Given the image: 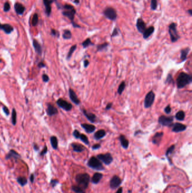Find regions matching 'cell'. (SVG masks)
I'll use <instances>...</instances> for the list:
<instances>
[{
    "label": "cell",
    "mask_w": 192,
    "mask_h": 193,
    "mask_svg": "<svg viewBox=\"0 0 192 193\" xmlns=\"http://www.w3.org/2000/svg\"><path fill=\"white\" fill-rule=\"evenodd\" d=\"M79 139H80L81 141H82L84 144H86V145H89V141L88 138H87V136L84 134H81L80 137Z\"/></svg>",
    "instance_id": "obj_42"
},
{
    "label": "cell",
    "mask_w": 192,
    "mask_h": 193,
    "mask_svg": "<svg viewBox=\"0 0 192 193\" xmlns=\"http://www.w3.org/2000/svg\"><path fill=\"white\" fill-rule=\"evenodd\" d=\"M190 51L189 48H186L183 49L181 50V55H180V59H181L182 62L185 61L187 58V55Z\"/></svg>",
    "instance_id": "obj_29"
},
{
    "label": "cell",
    "mask_w": 192,
    "mask_h": 193,
    "mask_svg": "<svg viewBox=\"0 0 192 193\" xmlns=\"http://www.w3.org/2000/svg\"><path fill=\"white\" fill-rule=\"evenodd\" d=\"M77 49V45H73L72 47L70 48L68 52L67 56H66V59L69 60L70 59H71V58L72 57V55L74 51L75 50V49Z\"/></svg>",
    "instance_id": "obj_35"
},
{
    "label": "cell",
    "mask_w": 192,
    "mask_h": 193,
    "mask_svg": "<svg viewBox=\"0 0 192 193\" xmlns=\"http://www.w3.org/2000/svg\"><path fill=\"white\" fill-rule=\"evenodd\" d=\"M1 30L4 31L6 34H10L14 31V28L10 24H1Z\"/></svg>",
    "instance_id": "obj_24"
},
{
    "label": "cell",
    "mask_w": 192,
    "mask_h": 193,
    "mask_svg": "<svg viewBox=\"0 0 192 193\" xmlns=\"http://www.w3.org/2000/svg\"><path fill=\"white\" fill-rule=\"evenodd\" d=\"M109 43L108 42H105L102 44H100L97 46V51H101L104 50L106 49L107 48L108 46Z\"/></svg>",
    "instance_id": "obj_38"
},
{
    "label": "cell",
    "mask_w": 192,
    "mask_h": 193,
    "mask_svg": "<svg viewBox=\"0 0 192 193\" xmlns=\"http://www.w3.org/2000/svg\"><path fill=\"white\" fill-rule=\"evenodd\" d=\"M39 21V15H38V14L37 13L34 14V15H33V17H32V22H31L32 25V26H33V27H35V26H36L38 24Z\"/></svg>",
    "instance_id": "obj_33"
},
{
    "label": "cell",
    "mask_w": 192,
    "mask_h": 193,
    "mask_svg": "<svg viewBox=\"0 0 192 193\" xmlns=\"http://www.w3.org/2000/svg\"><path fill=\"white\" fill-rule=\"evenodd\" d=\"M51 146L55 150H56L58 148V141L56 136H51L50 139Z\"/></svg>",
    "instance_id": "obj_30"
},
{
    "label": "cell",
    "mask_w": 192,
    "mask_h": 193,
    "mask_svg": "<svg viewBox=\"0 0 192 193\" xmlns=\"http://www.w3.org/2000/svg\"><path fill=\"white\" fill-rule=\"evenodd\" d=\"M106 135V131L103 129H100L98 130L97 132L94 134V138L97 140L103 138Z\"/></svg>",
    "instance_id": "obj_28"
},
{
    "label": "cell",
    "mask_w": 192,
    "mask_h": 193,
    "mask_svg": "<svg viewBox=\"0 0 192 193\" xmlns=\"http://www.w3.org/2000/svg\"><path fill=\"white\" fill-rule=\"evenodd\" d=\"M115 193H122V188H120Z\"/></svg>",
    "instance_id": "obj_60"
},
{
    "label": "cell",
    "mask_w": 192,
    "mask_h": 193,
    "mask_svg": "<svg viewBox=\"0 0 192 193\" xmlns=\"http://www.w3.org/2000/svg\"><path fill=\"white\" fill-rule=\"evenodd\" d=\"M73 2L74 3V4H77V5H78L80 4V0H74Z\"/></svg>",
    "instance_id": "obj_62"
},
{
    "label": "cell",
    "mask_w": 192,
    "mask_h": 193,
    "mask_svg": "<svg viewBox=\"0 0 192 193\" xmlns=\"http://www.w3.org/2000/svg\"><path fill=\"white\" fill-rule=\"evenodd\" d=\"M81 127H82L84 130L86 131L87 133H92L95 131L96 127L92 124H81Z\"/></svg>",
    "instance_id": "obj_20"
},
{
    "label": "cell",
    "mask_w": 192,
    "mask_h": 193,
    "mask_svg": "<svg viewBox=\"0 0 192 193\" xmlns=\"http://www.w3.org/2000/svg\"><path fill=\"white\" fill-rule=\"evenodd\" d=\"M59 9L63 10V11H62V14L64 16L68 17V18L71 20L73 26L74 28L81 27L79 25L75 24L74 21L75 14L76 13V10H75L74 7L73 6L69 4H65L63 6L61 5Z\"/></svg>",
    "instance_id": "obj_1"
},
{
    "label": "cell",
    "mask_w": 192,
    "mask_h": 193,
    "mask_svg": "<svg viewBox=\"0 0 192 193\" xmlns=\"http://www.w3.org/2000/svg\"><path fill=\"white\" fill-rule=\"evenodd\" d=\"M192 81V76L187 73L181 72L176 78V85L178 89H182Z\"/></svg>",
    "instance_id": "obj_2"
},
{
    "label": "cell",
    "mask_w": 192,
    "mask_h": 193,
    "mask_svg": "<svg viewBox=\"0 0 192 193\" xmlns=\"http://www.w3.org/2000/svg\"><path fill=\"white\" fill-rule=\"evenodd\" d=\"M69 98L70 99H71L72 102H73L75 104H76V105L80 104V100L78 99L77 94H75V93L74 92V90L71 88H70L69 89Z\"/></svg>",
    "instance_id": "obj_15"
},
{
    "label": "cell",
    "mask_w": 192,
    "mask_h": 193,
    "mask_svg": "<svg viewBox=\"0 0 192 193\" xmlns=\"http://www.w3.org/2000/svg\"><path fill=\"white\" fill-rule=\"evenodd\" d=\"M47 146H45V147H44V148H43L42 151L41 152L40 155L41 156L45 155L46 153H47Z\"/></svg>",
    "instance_id": "obj_51"
},
{
    "label": "cell",
    "mask_w": 192,
    "mask_h": 193,
    "mask_svg": "<svg viewBox=\"0 0 192 193\" xmlns=\"http://www.w3.org/2000/svg\"><path fill=\"white\" fill-rule=\"evenodd\" d=\"M119 34V30H118L117 28H114V30H113L112 33L111 34V37H114L118 36Z\"/></svg>",
    "instance_id": "obj_47"
},
{
    "label": "cell",
    "mask_w": 192,
    "mask_h": 193,
    "mask_svg": "<svg viewBox=\"0 0 192 193\" xmlns=\"http://www.w3.org/2000/svg\"><path fill=\"white\" fill-rule=\"evenodd\" d=\"M97 158L103 162L105 165H109L113 162V157L110 153H106L104 154H99L97 155Z\"/></svg>",
    "instance_id": "obj_10"
},
{
    "label": "cell",
    "mask_w": 192,
    "mask_h": 193,
    "mask_svg": "<svg viewBox=\"0 0 192 193\" xmlns=\"http://www.w3.org/2000/svg\"><path fill=\"white\" fill-rule=\"evenodd\" d=\"M136 28L138 31L142 34V33L144 32V31L146 30V24L144 22V21L141 18H139L136 20Z\"/></svg>",
    "instance_id": "obj_13"
},
{
    "label": "cell",
    "mask_w": 192,
    "mask_h": 193,
    "mask_svg": "<svg viewBox=\"0 0 192 193\" xmlns=\"http://www.w3.org/2000/svg\"><path fill=\"white\" fill-rule=\"evenodd\" d=\"M42 78L43 81L45 82V83H47V82H49V80H50V78H49V76L45 74L42 75Z\"/></svg>",
    "instance_id": "obj_49"
},
{
    "label": "cell",
    "mask_w": 192,
    "mask_h": 193,
    "mask_svg": "<svg viewBox=\"0 0 192 193\" xmlns=\"http://www.w3.org/2000/svg\"><path fill=\"white\" fill-rule=\"evenodd\" d=\"M75 181L80 186L84 189L89 186L90 182V176L87 173H81L77 174L75 177Z\"/></svg>",
    "instance_id": "obj_3"
},
{
    "label": "cell",
    "mask_w": 192,
    "mask_h": 193,
    "mask_svg": "<svg viewBox=\"0 0 192 193\" xmlns=\"http://www.w3.org/2000/svg\"><path fill=\"white\" fill-rule=\"evenodd\" d=\"M87 165L90 168L97 171H103L104 169L102 163L100 162V160L97 157L95 156H92L89 159L88 163H87Z\"/></svg>",
    "instance_id": "obj_4"
},
{
    "label": "cell",
    "mask_w": 192,
    "mask_h": 193,
    "mask_svg": "<svg viewBox=\"0 0 192 193\" xmlns=\"http://www.w3.org/2000/svg\"><path fill=\"white\" fill-rule=\"evenodd\" d=\"M125 86H126V84H125V82L122 81L120 85H119L118 89V90H117L118 93L119 94H120V95L122 94V92H123V90L125 89Z\"/></svg>",
    "instance_id": "obj_41"
},
{
    "label": "cell",
    "mask_w": 192,
    "mask_h": 193,
    "mask_svg": "<svg viewBox=\"0 0 192 193\" xmlns=\"http://www.w3.org/2000/svg\"><path fill=\"white\" fill-rule=\"evenodd\" d=\"M2 109H3V111H4V112H5V113L6 114V115L7 116L9 115V114H10L9 110H8V108L6 106H3Z\"/></svg>",
    "instance_id": "obj_52"
},
{
    "label": "cell",
    "mask_w": 192,
    "mask_h": 193,
    "mask_svg": "<svg viewBox=\"0 0 192 193\" xmlns=\"http://www.w3.org/2000/svg\"><path fill=\"white\" fill-rule=\"evenodd\" d=\"M56 0H43V4L45 6V13L47 16L51 15V4Z\"/></svg>",
    "instance_id": "obj_14"
},
{
    "label": "cell",
    "mask_w": 192,
    "mask_h": 193,
    "mask_svg": "<svg viewBox=\"0 0 192 193\" xmlns=\"http://www.w3.org/2000/svg\"><path fill=\"white\" fill-rule=\"evenodd\" d=\"M164 136V132H157L152 138V142L153 144L159 145L161 142L162 137Z\"/></svg>",
    "instance_id": "obj_17"
},
{
    "label": "cell",
    "mask_w": 192,
    "mask_h": 193,
    "mask_svg": "<svg viewBox=\"0 0 192 193\" xmlns=\"http://www.w3.org/2000/svg\"><path fill=\"white\" fill-rule=\"evenodd\" d=\"M33 46L35 50V51L36 52V53L38 55H41L42 52L41 45H40V43L39 42V41H38L36 39L33 40Z\"/></svg>",
    "instance_id": "obj_22"
},
{
    "label": "cell",
    "mask_w": 192,
    "mask_h": 193,
    "mask_svg": "<svg viewBox=\"0 0 192 193\" xmlns=\"http://www.w3.org/2000/svg\"><path fill=\"white\" fill-rule=\"evenodd\" d=\"M103 174H101L100 173H95L92 177L91 179V182L94 183V184H97L99 182H100V181L101 180V178H103Z\"/></svg>",
    "instance_id": "obj_27"
},
{
    "label": "cell",
    "mask_w": 192,
    "mask_h": 193,
    "mask_svg": "<svg viewBox=\"0 0 192 193\" xmlns=\"http://www.w3.org/2000/svg\"><path fill=\"white\" fill-rule=\"evenodd\" d=\"M72 33L69 30H65L63 33V38L64 40H69L72 38Z\"/></svg>",
    "instance_id": "obj_32"
},
{
    "label": "cell",
    "mask_w": 192,
    "mask_h": 193,
    "mask_svg": "<svg viewBox=\"0 0 192 193\" xmlns=\"http://www.w3.org/2000/svg\"><path fill=\"white\" fill-rule=\"evenodd\" d=\"M17 182L22 186H24L27 183L28 180L25 177H19L17 178Z\"/></svg>",
    "instance_id": "obj_34"
},
{
    "label": "cell",
    "mask_w": 192,
    "mask_h": 193,
    "mask_svg": "<svg viewBox=\"0 0 192 193\" xmlns=\"http://www.w3.org/2000/svg\"><path fill=\"white\" fill-rule=\"evenodd\" d=\"M187 12H188V13L189 14V15H190V16L192 15V10H191V9L188 10L187 11Z\"/></svg>",
    "instance_id": "obj_61"
},
{
    "label": "cell",
    "mask_w": 192,
    "mask_h": 193,
    "mask_svg": "<svg viewBox=\"0 0 192 193\" xmlns=\"http://www.w3.org/2000/svg\"><path fill=\"white\" fill-rule=\"evenodd\" d=\"M172 131L175 133L181 132L187 129V125L180 122H175L172 125Z\"/></svg>",
    "instance_id": "obj_12"
},
{
    "label": "cell",
    "mask_w": 192,
    "mask_h": 193,
    "mask_svg": "<svg viewBox=\"0 0 192 193\" xmlns=\"http://www.w3.org/2000/svg\"><path fill=\"white\" fill-rule=\"evenodd\" d=\"M175 146L173 145L167 149L166 152V156H167V157L169 156V155H170L171 154H172L174 151L175 150Z\"/></svg>",
    "instance_id": "obj_43"
},
{
    "label": "cell",
    "mask_w": 192,
    "mask_h": 193,
    "mask_svg": "<svg viewBox=\"0 0 192 193\" xmlns=\"http://www.w3.org/2000/svg\"><path fill=\"white\" fill-rule=\"evenodd\" d=\"M89 64H90V62H89V61L88 60H84V62H83V64H84V65L83 66H84V67H85V68H87V67L89 66Z\"/></svg>",
    "instance_id": "obj_56"
},
{
    "label": "cell",
    "mask_w": 192,
    "mask_h": 193,
    "mask_svg": "<svg viewBox=\"0 0 192 193\" xmlns=\"http://www.w3.org/2000/svg\"><path fill=\"white\" fill-rule=\"evenodd\" d=\"M112 107V103H108L107 104L106 107H105V110H110V109H111Z\"/></svg>",
    "instance_id": "obj_57"
},
{
    "label": "cell",
    "mask_w": 192,
    "mask_h": 193,
    "mask_svg": "<svg viewBox=\"0 0 192 193\" xmlns=\"http://www.w3.org/2000/svg\"><path fill=\"white\" fill-rule=\"evenodd\" d=\"M46 113H47V115L52 116L56 115V114L58 113V110L55 107L54 105H52V104L49 103L47 104V108L46 109Z\"/></svg>",
    "instance_id": "obj_16"
},
{
    "label": "cell",
    "mask_w": 192,
    "mask_h": 193,
    "mask_svg": "<svg viewBox=\"0 0 192 193\" xmlns=\"http://www.w3.org/2000/svg\"><path fill=\"white\" fill-rule=\"evenodd\" d=\"M164 111H165V113L166 114H170L171 112V106H170V105H168V106L166 107L165 108Z\"/></svg>",
    "instance_id": "obj_50"
},
{
    "label": "cell",
    "mask_w": 192,
    "mask_h": 193,
    "mask_svg": "<svg viewBox=\"0 0 192 193\" xmlns=\"http://www.w3.org/2000/svg\"><path fill=\"white\" fill-rule=\"evenodd\" d=\"M59 182L57 180H52L50 182V185L52 187H55L57 185V183Z\"/></svg>",
    "instance_id": "obj_53"
},
{
    "label": "cell",
    "mask_w": 192,
    "mask_h": 193,
    "mask_svg": "<svg viewBox=\"0 0 192 193\" xmlns=\"http://www.w3.org/2000/svg\"><path fill=\"white\" fill-rule=\"evenodd\" d=\"M101 147V145L100 144H95L93 145L92 146V150H98V149L100 148Z\"/></svg>",
    "instance_id": "obj_54"
},
{
    "label": "cell",
    "mask_w": 192,
    "mask_h": 193,
    "mask_svg": "<svg viewBox=\"0 0 192 193\" xmlns=\"http://www.w3.org/2000/svg\"><path fill=\"white\" fill-rule=\"evenodd\" d=\"M185 116V112L181 110V111H178L176 113L175 118L176 120H177L183 121L184 120Z\"/></svg>",
    "instance_id": "obj_31"
},
{
    "label": "cell",
    "mask_w": 192,
    "mask_h": 193,
    "mask_svg": "<svg viewBox=\"0 0 192 193\" xmlns=\"http://www.w3.org/2000/svg\"><path fill=\"white\" fill-rule=\"evenodd\" d=\"M11 121L13 125H15L16 124V112L15 109H13L12 110V115H11Z\"/></svg>",
    "instance_id": "obj_39"
},
{
    "label": "cell",
    "mask_w": 192,
    "mask_h": 193,
    "mask_svg": "<svg viewBox=\"0 0 192 193\" xmlns=\"http://www.w3.org/2000/svg\"><path fill=\"white\" fill-rule=\"evenodd\" d=\"M82 112L84 114V115L86 116V118L88 119L90 122H92V123H94V122H95L96 119H97V116H96L95 114L87 111L85 109L82 110Z\"/></svg>",
    "instance_id": "obj_19"
},
{
    "label": "cell",
    "mask_w": 192,
    "mask_h": 193,
    "mask_svg": "<svg viewBox=\"0 0 192 193\" xmlns=\"http://www.w3.org/2000/svg\"><path fill=\"white\" fill-rule=\"evenodd\" d=\"M30 180H31V182L32 183H33L34 182V174H32L31 175Z\"/></svg>",
    "instance_id": "obj_58"
},
{
    "label": "cell",
    "mask_w": 192,
    "mask_h": 193,
    "mask_svg": "<svg viewBox=\"0 0 192 193\" xmlns=\"http://www.w3.org/2000/svg\"><path fill=\"white\" fill-rule=\"evenodd\" d=\"M168 33H169L170 39L172 42H175L179 39L180 36L177 33L176 24L175 23H171L168 25Z\"/></svg>",
    "instance_id": "obj_5"
},
{
    "label": "cell",
    "mask_w": 192,
    "mask_h": 193,
    "mask_svg": "<svg viewBox=\"0 0 192 193\" xmlns=\"http://www.w3.org/2000/svg\"><path fill=\"white\" fill-rule=\"evenodd\" d=\"M155 32V27L153 26H150L149 27L146 28V30L142 33V36L144 39H147L152 35Z\"/></svg>",
    "instance_id": "obj_21"
},
{
    "label": "cell",
    "mask_w": 192,
    "mask_h": 193,
    "mask_svg": "<svg viewBox=\"0 0 192 193\" xmlns=\"http://www.w3.org/2000/svg\"><path fill=\"white\" fill-rule=\"evenodd\" d=\"M20 157V155L17 153L16 151L14 150H11L9 153H8L6 156L5 157V159L7 160V159H10L11 158H14L15 159H17Z\"/></svg>",
    "instance_id": "obj_23"
},
{
    "label": "cell",
    "mask_w": 192,
    "mask_h": 193,
    "mask_svg": "<svg viewBox=\"0 0 192 193\" xmlns=\"http://www.w3.org/2000/svg\"><path fill=\"white\" fill-rule=\"evenodd\" d=\"M103 15L107 19L111 21H115L117 19V11L114 8L112 7H107L103 11Z\"/></svg>",
    "instance_id": "obj_6"
},
{
    "label": "cell",
    "mask_w": 192,
    "mask_h": 193,
    "mask_svg": "<svg viewBox=\"0 0 192 193\" xmlns=\"http://www.w3.org/2000/svg\"><path fill=\"white\" fill-rule=\"evenodd\" d=\"M121 180L118 176L114 175L110 180V188L112 189H116L121 184Z\"/></svg>",
    "instance_id": "obj_11"
},
{
    "label": "cell",
    "mask_w": 192,
    "mask_h": 193,
    "mask_svg": "<svg viewBox=\"0 0 192 193\" xmlns=\"http://www.w3.org/2000/svg\"><path fill=\"white\" fill-rule=\"evenodd\" d=\"M158 7V0H150V8L152 10H156Z\"/></svg>",
    "instance_id": "obj_40"
},
{
    "label": "cell",
    "mask_w": 192,
    "mask_h": 193,
    "mask_svg": "<svg viewBox=\"0 0 192 193\" xmlns=\"http://www.w3.org/2000/svg\"><path fill=\"white\" fill-rule=\"evenodd\" d=\"M72 147L73 148V150L77 153H81L85 150V147L82 145L77 144V143H73L71 144Z\"/></svg>",
    "instance_id": "obj_25"
},
{
    "label": "cell",
    "mask_w": 192,
    "mask_h": 193,
    "mask_svg": "<svg viewBox=\"0 0 192 193\" xmlns=\"http://www.w3.org/2000/svg\"><path fill=\"white\" fill-rule=\"evenodd\" d=\"M14 9H15V12L17 15H22L24 13L25 7L24 5H23L20 3L16 2L15 5H14Z\"/></svg>",
    "instance_id": "obj_18"
},
{
    "label": "cell",
    "mask_w": 192,
    "mask_h": 193,
    "mask_svg": "<svg viewBox=\"0 0 192 193\" xmlns=\"http://www.w3.org/2000/svg\"><path fill=\"white\" fill-rule=\"evenodd\" d=\"M82 45L83 48H86L89 47V46H91V45H94V43H93L91 42V39H90V38H87V39H86L82 43Z\"/></svg>",
    "instance_id": "obj_36"
},
{
    "label": "cell",
    "mask_w": 192,
    "mask_h": 193,
    "mask_svg": "<svg viewBox=\"0 0 192 193\" xmlns=\"http://www.w3.org/2000/svg\"><path fill=\"white\" fill-rule=\"evenodd\" d=\"M174 121V117L171 116H166L164 115H162L159 116L158 118V122L159 124H161L163 126L166 127H171L173 124Z\"/></svg>",
    "instance_id": "obj_7"
},
{
    "label": "cell",
    "mask_w": 192,
    "mask_h": 193,
    "mask_svg": "<svg viewBox=\"0 0 192 193\" xmlns=\"http://www.w3.org/2000/svg\"><path fill=\"white\" fill-rule=\"evenodd\" d=\"M119 139H120L121 145L122 147H123V148L127 149L129 147V141H128V139L126 138V137L123 135H121L120 137H119Z\"/></svg>",
    "instance_id": "obj_26"
},
{
    "label": "cell",
    "mask_w": 192,
    "mask_h": 193,
    "mask_svg": "<svg viewBox=\"0 0 192 193\" xmlns=\"http://www.w3.org/2000/svg\"><path fill=\"white\" fill-rule=\"evenodd\" d=\"M51 34L52 35V36H55V37H59V35H60L59 32H58L56 30H54V29H52V30H51Z\"/></svg>",
    "instance_id": "obj_48"
},
{
    "label": "cell",
    "mask_w": 192,
    "mask_h": 193,
    "mask_svg": "<svg viewBox=\"0 0 192 193\" xmlns=\"http://www.w3.org/2000/svg\"><path fill=\"white\" fill-rule=\"evenodd\" d=\"M1 24L0 23V30H1Z\"/></svg>",
    "instance_id": "obj_63"
},
{
    "label": "cell",
    "mask_w": 192,
    "mask_h": 193,
    "mask_svg": "<svg viewBox=\"0 0 192 193\" xmlns=\"http://www.w3.org/2000/svg\"><path fill=\"white\" fill-rule=\"evenodd\" d=\"M33 148H34V150H36V151H38V150H39V146H38V145H37V144H34V145H33Z\"/></svg>",
    "instance_id": "obj_59"
},
{
    "label": "cell",
    "mask_w": 192,
    "mask_h": 193,
    "mask_svg": "<svg viewBox=\"0 0 192 193\" xmlns=\"http://www.w3.org/2000/svg\"><path fill=\"white\" fill-rule=\"evenodd\" d=\"M166 84H174V81L173 80V78L172 76V75L169 74L168 75L167 77L166 78V80L165 81Z\"/></svg>",
    "instance_id": "obj_44"
},
{
    "label": "cell",
    "mask_w": 192,
    "mask_h": 193,
    "mask_svg": "<svg viewBox=\"0 0 192 193\" xmlns=\"http://www.w3.org/2000/svg\"><path fill=\"white\" fill-rule=\"evenodd\" d=\"M155 99V94L153 91H150L145 96L144 99V107L146 109L152 106Z\"/></svg>",
    "instance_id": "obj_8"
},
{
    "label": "cell",
    "mask_w": 192,
    "mask_h": 193,
    "mask_svg": "<svg viewBox=\"0 0 192 193\" xmlns=\"http://www.w3.org/2000/svg\"><path fill=\"white\" fill-rule=\"evenodd\" d=\"M56 104L61 109L64 110L66 111H69L73 108L71 103H69L68 102L62 98H59V99H57V101H56Z\"/></svg>",
    "instance_id": "obj_9"
},
{
    "label": "cell",
    "mask_w": 192,
    "mask_h": 193,
    "mask_svg": "<svg viewBox=\"0 0 192 193\" xmlns=\"http://www.w3.org/2000/svg\"><path fill=\"white\" fill-rule=\"evenodd\" d=\"M46 67L45 64L43 63L42 61L40 62L39 64H38V67H39V68H43V67Z\"/></svg>",
    "instance_id": "obj_55"
},
{
    "label": "cell",
    "mask_w": 192,
    "mask_h": 193,
    "mask_svg": "<svg viewBox=\"0 0 192 193\" xmlns=\"http://www.w3.org/2000/svg\"><path fill=\"white\" fill-rule=\"evenodd\" d=\"M80 135H81V133L78 130H74L73 131V136L74 137H75V138L77 139H79Z\"/></svg>",
    "instance_id": "obj_46"
},
{
    "label": "cell",
    "mask_w": 192,
    "mask_h": 193,
    "mask_svg": "<svg viewBox=\"0 0 192 193\" xmlns=\"http://www.w3.org/2000/svg\"><path fill=\"white\" fill-rule=\"evenodd\" d=\"M72 190L75 193H85V191L79 186L73 185L72 186Z\"/></svg>",
    "instance_id": "obj_37"
},
{
    "label": "cell",
    "mask_w": 192,
    "mask_h": 193,
    "mask_svg": "<svg viewBox=\"0 0 192 193\" xmlns=\"http://www.w3.org/2000/svg\"><path fill=\"white\" fill-rule=\"evenodd\" d=\"M10 10V5L9 4V2H6L4 5V11H5V12L7 13Z\"/></svg>",
    "instance_id": "obj_45"
}]
</instances>
